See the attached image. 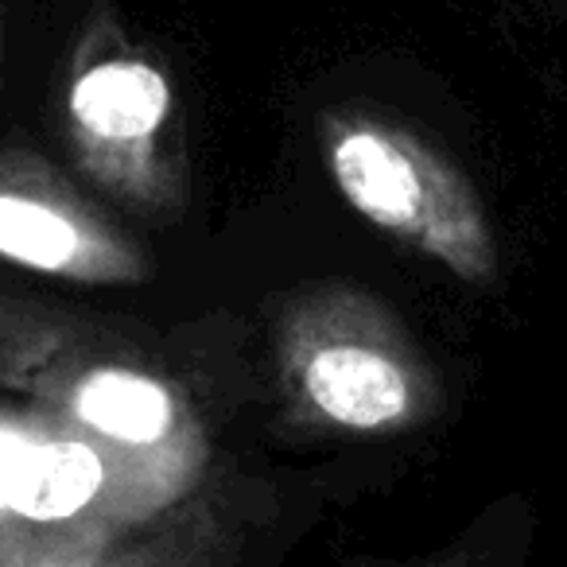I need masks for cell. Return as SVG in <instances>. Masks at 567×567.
<instances>
[{"mask_svg": "<svg viewBox=\"0 0 567 567\" xmlns=\"http://www.w3.org/2000/svg\"><path fill=\"white\" fill-rule=\"evenodd\" d=\"M334 179L365 218L412 237L463 272H478L486 260V241L455 187H443L440 167L393 136L373 128L347 133L334 144Z\"/></svg>", "mask_w": 567, "mask_h": 567, "instance_id": "6da1fadb", "label": "cell"}, {"mask_svg": "<svg viewBox=\"0 0 567 567\" xmlns=\"http://www.w3.org/2000/svg\"><path fill=\"white\" fill-rule=\"evenodd\" d=\"M308 393L347 427H381L404 416L409 381L389 358L362 347H327L308 365Z\"/></svg>", "mask_w": 567, "mask_h": 567, "instance_id": "7a4b0ae2", "label": "cell"}, {"mask_svg": "<svg viewBox=\"0 0 567 567\" xmlns=\"http://www.w3.org/2000/svg\"><path fill=\"white\" fill-rule=\"evenodd\" d=\"M172 90L164 74L144 63H110L79 79L71 110L90 133L105 141H141L167 117Z\"/></svg>", "mask_w": 567, "mask_h": 567, "instance_id": "3957f363", "label": "cell"}, {"mask_svg": "<svg viewBox=\"0 0 567 567\" xmlns=\"http://www.w3.org/2000/svg\"><path fill=\"white\" fill-rule=\"evenodd\" d=\"M102 482V463L82 443L24 447L12 466L4 502L32 520H59L79 513Z\"/></svg>", "mask_w": 567, "mask_h": 567, "instance_id": "277c9868", "label": "cell"}, {"mask_svg": "<svg viewBox=\"0 0 567 567\" xmlns=\"http://www.w3.org/2000/svg\"><path fill=\"white\" fill-rule=\"evenodd\" d=\"M79 416L113 440L152 443L172 424V396L141 373L105 370L79 389Z\"/></svg>", "mask_w": 567, "mask_h": 567, "instance_id": "5b68a950", "label": "cell"}, {"mask_svg": "<svg viewBox=\"0 0 567 567\" xmlns=\"http://www.w3.org/2000/svg\"><path fill=\"white\" fill-rule=\"evenodd\" d=\"M79 229L63 214L20 195H0V252L32 268H66L79 257Z\"/></svg>", "mask_w": 567, "mask_h": 567, "instance_id": "8992f818", "label": "cell"}, {"mask_svg": "<svg viewBox=\"0 0 567 567\" xmlns=\"http://www.w3.org/2000/svg\"><path fill=\"white\" fill-rule=\"evenodd\" d=\"M20 443L17 440H9V435H0V502L9 497V478H12V466H17V458H20Z\"/></svg>", "mask_w": 567, "mask_h": 567, "instance_id": "52a82bcc", "label": "cell"}]
</instances>
